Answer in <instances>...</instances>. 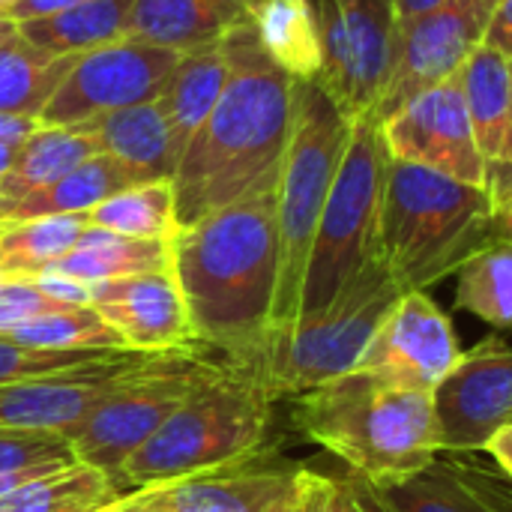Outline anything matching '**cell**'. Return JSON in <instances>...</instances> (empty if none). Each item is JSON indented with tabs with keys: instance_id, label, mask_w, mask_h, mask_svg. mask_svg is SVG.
I'll list each match as a JSON object with an SVG mask.
<instances>
[{
	"instance_id": "obj_1",
	"label": "cell",
	"mask_w": 512,
	"mask_h": 512,
	"mask_svg": "<svg viewBox=\"0 0 512 512\" xmlns=\"http://www.w3.org/2000/svg\"><path fill=\"white\" fill-rule=\"evenodd\" d=\"M228 84L174 171V222L276 192L294 120V78L261 48L249 15L222 36Z\"/></svg>"
},
{
	"instance_id": "obj_2",
	"label": "cell",
	"mask_w": 512,
	"mask_h": 512,
	"mask_svg": "<svg viewBox=\"0 0 512 512\" xmlns=\"http://www.w3.org/2000/svg\"><path fill=\"white\" fill-rule=\"evenodd\" d=\"M168 264L195 342L246 363L267 330L279 288L276 192L222 207L168 237Z\"/></svg>"
},
{
	"instance_id": "obj_3",
	"label": "cell",
	"mask_w": 512,
	"mask_h": 512,
	"mask_svg": "<svg viewBox=\"0 0 512 512\" xmlns=\"http://www.w3.org/2000/svg\"><path fill=\"white\" fill-rule=\"evenodd\" d=\"M291 423L369 483L417 474L441 456L432 393L366 369L297 396Z\"/></svg>"
},
{
	"instance_id": "obj_4",
	"label": "cell",
	"mask_w": 512,
	"mask_h": 512,
	"mask_svg": "<svg viewBox=\"0 0 512 512\" xmlns=\"http://www.w3.org/2000/svg\"><path fill=\"white\" fill-rule=\"evenodd\" d=\"M498 237V198L387 153L381 261L402 294L429 291Z\"/></svg>"
},
{
	"instance_id": "obj_5",
	"label": "cell",
	"mask_w": 512,
	"mask_h": 512,
	"mask_svg": "<svg viewBox=\"0 0 512 512\" xmlns=\"http://www.w3.org/2000/svg\"><path fill=\"white\" fill-rule=\"evenodd\" d=\"M273 402L255 375L225 363L123 465L120 486L138 492L264 456L273 429Z\"/></svg>"
},
{
	"instance_id": "obj_6",
	"label": "cell",
	"mask_w": 512,
	"mask_h": 512,
	"mask_svg": "<svg viewBox=\"0 0 512 512\" xmlns=\"http://www.w3.org/2000/svg\"><path fill=\"white\" fill-rule=\"evenodd\" d=\"M402 297L384 261L369 264L327 309L273 324L258 351L240 363L273 399L303 396L354 372L375 330Z\"/></svg>"
},
{
	"instance_id": "obj_7",
	"label": "cell",
	"mask_w": 512,
	"mask_h": 512,
	"mask_svg": "<svg viewBox=\"0 0 512 512\" xmlns=\"http://www.w3.org/2000/svg\"><path fill=\"white\" fill-rule=\"evenodd\" d=\"M351 138V120L318 81H294V120L276 183L279 288L273 324L300 315V294L312 240Z\"/></svg>"
},
{
	"instance_id": "obj_8",
	"label": "cell",
	"mask_w": 512,
	"mask_h": 512,
	"mask_svg": "<svg viewBox=\"0 0 512 512\" xmlns=\"http://www.w3.org/2000/svg\"><path fill=\"white\" fill-rule=\"evenodd\" d=\"M384 171L387 147L378 123L372 117L354 120L342 165L312 240L300 315L327 309L369 264L381 261Z\"/></svg>"
},
{
	"instance_id": "obj_9",
	"label": "cell",
	"mask_w": 512,
	"mask_h": 512,
	"mask_svg": "<svg viewBox=\"0 0 512 512\" xmlns=\"http://www.w3.org/2000/svg\"><path fill=\"white\" fill-rule=\"evenodd\" d=\"M225 363L228 360H207L201 351H171L156 357L66 435L75 462L102 471L120 486L123 465L165 426L186 396Z\"/></svg>"
},
{
	"instance_id": "obj_10",
	"label": "cell",
	"mask_w": 512,
	"mask_h": 512,
	"mask_svg": "<svg viewBox=\"0 0 512 512\" xmlns=\"http://www.w3.org/2000/svg\"><path fill=\"white\" fill-rule=\"evenodd\" d=\"M324 69L318 84L354 123L375 117L390 81L399 15L393 0H312Z\"/></svg>"
},
{
	"instance_id": "obj_11",
	"label": "cell",
	"mask_w": 512,
	"mask_h": 512,
	"mask_svg": "<svg viewBox=\"0 0 512 512\" xmlns=\"http://www.w3.org/2000/svg\"><path fill=\"white\" fill-rule=\"evenodd\" d=\"M183 54L135 39H117L78 54L69 78L45 105L42 126H78L165 93Z\"/></svg>"
},
{
	"instance_id": "obj_12",
	"label": "cell",
	"mask_w": 512,
	"mask_h": 512,
	"mask_svg": "<svg viewBox=\"0 0 512 512\" xmlns=\"http://www.w3.org/2000/svg\"><path fill=\"white\" fill-rule=\"evenodd\" d=\"M501 0H450L414 21L399 24L390 81L375 108V123L396 114L405 102L456 78L486 42Z\"/></svg>"
},
{
	"instance_id": "obj_13",
	"label": "cell",
	"mask_w": 512,
	"mask_h": 512,
	"mask_svg": "<svg viewBox=\"0 0 512 512\" xmlns=\"http://www.w3.org/2000/svg\"><path fill=\"white\" fill-rule=\"evenodd\" d=\"M378 129L393 159L489 189V162L477 144L459 78L414 96Z\"/></svg>"
},
{
	"instance_id": "obj_14",
	"label": "cell",
	"mask_w": 512,
	"mask_h": 512,
	"mask_svg": "<svg viewBox=\"0 0 512 512\" xmlns=\"http://www.w3.org/2000/svg\"><path fill=\"white\" fill-rule=\"evenodd\" d=\"M156 357L162 354L123 351L69 372L6 384L0 387V429L57 432L66 438Z\"/></svg>"
},
{
	"instance_id": "obj_15",
	"label": "cell",
	"mask_w": 512,
	"mask_h": 512,
	"mask_svg": "<svg viewBox=\"0 0 512 512\" xmlns=\"http://www.w3.org/2000/svg\"><path fill=\"white\" fill-rule=\"evenodd\" d=\"M432 399L441 453H483L489 438L512 420V345L492 336L465 351Z\"/></svg>"
},
{
	"instance_id": "obj_16",
	"label": "cell",
	"mask_w": 512,
	"mask_h": 512,
	"mask_svg": "<svg viewBox=\"0 0 512 512\" xmlns=\"http://www.w3.org/2000/svg\"><path fill=\"white\" fill-rule=\"evenodd\" d=\"M465 348L453 330L450 315L429 297L411 291L396 300L357 369L378 372L405 387L435 393V387L456 369Z\"/></svg>"
},
{
	"instance_id": "obj_17",
	"label": "cell",
	"mask_w": 512,
	"mask_h": 512,
	"mask_svg": "<svg viewBox=\"0 0 512 512\" xmlns=\"http://www.w3.org/2000/svg\"><path fill=\"white\" fill-rule=\"evenodd\" d=\"M90 294H93L90 306L120 336L126 351L135 354L204 351L195 342L189 312L171 270L96 282L90 285Z\"/></svg>"
},
{
	"instance_id": "obj_18",
	"label": "cell",
	"mask_w": 512,
	"mask_h": 512,
	"mask_svg": "<svg viewBox=\"0 0 512 512\" xmlns=\"http://www.w3.org/2000/svg\"><path fill=\"white\" fill-rule=\"evenodd\" d=\"M384 512H512V480L468 456H438L417 474L369 483Z\"/></svg>"
},
{
	"instance_id": "obj_19",
	"label": "cell",
	"mask_w": 512,
	"mask_h": 512,
	"mask_svg": "<svg viewBox=\"0 0 512 512\" xmlns=\"http://www.w3.org/2000/svg\"><path fill=\"white\" fill-rule=\"evenodd\" d=\"M300 465L267 462V453L210 474L153 486L177 512H291Z\"/></svg>"
},
{
	"instance_id": "obj_20",
	"label": "cell",
	"mask_w": 512,
	"mask_h": 512,
	"mask_svg": "<svg viewBox=\"0 0 512 512\" xmlns=\"http://www.w3.org/2000/svg\"><path fill=\"white\" fill-rule=\"evenodd\" d=\"M243 18L246 6L234 0H135L123 39L192 54L219 45Z\"/></svg>"
},
{
	"instance_id": "obj_21",
	"label": "cell",
	"mask_w": 512,
	"mask_h": 512,
	"mask_svg": "<svg viewBox=\"0 0 512 512\" xmlns=\"http://www.w3.org/2000/svg\"><path fill=\"white\" fill-rule=\"evenodd\" d=\"M84 126L96 135L99 150L114 156L135 177L138 186L174 180L180 156L171 144L162 99L111 111L105 117L87 120Z\"/></svg>"
},
{
	"instance_id": "obj_22",
	"label": "cell",
	"mask_w": 512,
	"mask_h": 512,
	"mask_svg": "<svg viewBox=\"0 0 512 512\" xmlns=\"http://www.w3.org/2000/svg\"><path fill=\"white\" fill-rule=\"evenodd\" d=\"M456 78L486 162L501 165L512 132L510 60L483 42Z\"/></svg>"
},
{
	"instance_id": "obj_23",
	"label": "cell",
	"mask_w": 512,
	"mask_h": 512,
	"mask_svg": "<svg viewBox=\"0 0 512 512\" xmlns=\"http://www.w3.org/2000/svg\"><path fill=\"white\" fill-rule=\"evenodd\" d=\"M264 54L294 81H318L324 69L312 0H255L246 9Z\"/></svg>"
},
{
	"instance_id": "obj_24",
	"label": "cell",
	"mask_w": 512,
	"mask_h": 512,
	"mask_svg": "<svg viewBox=\"0 0 512 512\" xmlns=\"http://www.w3.org/2000/svg\"><path fill=\"white\" fill-rule=\"evenodd\" d=\"M102 153L96 135L78 123V126H39L30 138H24L9 174L0 180V207L15 204L60 177H66L72 168L87 162L90 156Z\"/></svg>"
},
{
	"instance_id": "obj_25",
	"label": "cell",
	"mask_w": 512,
	"mask_h": 512,
	"mask_svg": "<svg viewBox=\"0 0 512 512\" xmlns=\"http://www.w3.org/2000/svg\"><path fill=\"white\" fill-rule=\"evenodd\" d=\"M228 84V57L219 45L183 54L162 99L174 153L183 156L195 132L207 123Z\"/></svg>"
},
{
	"instance_id": "obj_26",
	"label": "cell",
	"mask_w": 512,
	"mask_h": 512,
	"mask_svg": "<svg viewBox=\"0 0 512 512\" xmlns=\"http://www.w3.org/2000/svg\"><path fill=\"white\" fill-rule=\"evenodd\" d=\"M165 270H171L168 240H135L87 225L75 249L60 261H54L45 273H63L78 282L96 285V282L165 273Z\"/></svg>"
},
{
	"instance_id": "obj_27",
	"label": "cell",
	"mask_w": 512,
	"mask_h": 512,
	"mask_svg": "<svg viewBox=\"0 0 512 512\" xmlns=\"http://www.w3.org/2000/svg\"><path fill=\"white\" fill-rule=\"evenodd\" d=\"M138 186L135 177L108 153H96L78 168H72L57 183L0 207V219L6 222H27L42 216H66V213H90L111 195Z\"/></svg>"
},
{
	"instance_id": "obj_28",
	"label": "cell",
	"mask_w": 512,
	"mask_h": 512,
	"mask_svg": "<svg viewBox=\"0 0 512 512\" xmlns=\"http://www.w3.org/2000/svg\"><path fill=\"white\" fill-rule=\"evenodd\" d=\"M75 60L78 54H48L21 33L0 42V114L39 120Z\"/></svg>"
},
{
	"instance_id": "obj_29",
	"label": "cell",
	"mask_w": 512,
	"mask_h": 512,
	"mask_svg": "<svg viewBox=\"0 0 512 512\" xmlns=\"http://www.w3.org/2000/svg\"><path fill=\"white\" fill-rule=\"evenodd\" d=\"M135 0H84L45 18L21 21L18 33L48 54H84L126 36Z\"/></svg>"
},
{
	"instance_id": "obj_30",
	"label": "cell",
	"mask_w": 512,
	"mask_h": 512,
	"mask_svg": "<svg viewBox=\"0 0 512 512\" xmlns=\"http://www.w3.org/2000/svg\"><path fill=\"white\" fill-rule=\"evenodd\" d=\"M126 489L81 462L42 474L0 501V512H99L117 504Z\"/></svg>"
},
{
	"instance_id": "obj_31",
	"label": "cell",
	"mask_w": 512,
	"mask_h": 512,
	"mask_svg": "<svg viewBox=\"0 0 512 512\" xmlns=\"http://www.w3.org/2000/svg\"><path fill=\"white\" fill-rule=\"evenodd\" d=\"M87 225V213L6 222L0 237V273L6 279H33L45 273L54 261L75 249Z\"/></svg>"
},
{
	"instance_id": "obj_32",
	"label": "cell",
	"mask_w": 512,
	"mask_h": 512,
	"mask_svg": "<svg viewBox=\"0 0 512 512\" xmlns=\"http://www.w3.org/2000/svg\"><path fill=\"white\" fill-rule=\"evenodd\" d=\"M456 309L489 327L512 330V243L495 237L456 273Z\"/></svg>"
},
{
	"instance_id": "obj_33",
	"label": "cell",
	"mask_w": 512,
	"mask_h": 512,
	"mask_svg": "<svg viewBox=\"0 0 512 512\" xmlns=\"http://www.w3.org/2000/svg\"><path fill=\"white\" fill-rule=\"evenodd\" d=\"M87 222L135 240H168L177 231L171 183L129 186L87 213Z\"/></svg>"
},
{
	"instance_id": "obj_34",
	"label": "cell",
	"mask_w": 512,
	"mask_h": 512,
	"mask_svg": "<svg viewBox=\"0 0 512 512\" xmlns=\"http://www.w3.org/2000/svg\"><path fill=\"white\" fill-rule=\"evenodd\" d=\"M3 336L15 345L36 348V351H99V354L126 351L120 336L99 318L93 306L51 312Z\"/></svg>"
},
{
	"instance_id": "obj_35",
	"label": "cell",
	"mask_w": 512,
	"mask_h": 512,
	"mask_svg": "<svg viewBox=\"0 0 512 512\" xmlns=\"http://www.w3.org/2000/svg\"><path fill=\"white\" fill-rule=\"evenodd\" d=\"M123 354V351H117ZM111 354H99V351H36V348H24L9 342L6 336H0V387L15 384V381H27V378H39V375H57V372H69L96 360H105Z\"/></svg>"
},
{
	"instance_id": "obj_36",
	"label": "cell",
	"mask_w": 512,
	"mask_h": 512,
	"mask_svg": "<svg viewBox=\"0 0 512 512\" xmlns=\"http://www.w3.org/2000/svg\"><path fill=\"white\" fill-rule=\"evenodd\" d=\"M69 462H75L72 447L57 432L0 429V474L39 468V465H69Z\"/></svg>"
},
{
	"instance_id": "obj_37",
	"label": "cell",
	"mask_w": 512,
	"mask_h": 512,
	"mask_svg": "<svg viewBox=\"0 0 512 512\" xmlns=\"http://www.w3.org/2000/svg\"><path fill=\"white\" fill-rule=\"evenodd\" d=\"M63 309H72V306H63V303L45 297L33 285V279H6L0 285V336L27 324V321H36L42 315L63 312Z\"/></svg>"
},
{
	"instance_id": "obj_38",
	"label": "cell",
	"mask_w": 512,
	"mask_h": 512,
	"mask_svg": "<svg viewBox=\"0 0 512 512\" xmlns=\"http://www.w3.org/2000/svg\"><path fill=\"white\" fill-rule=\"evenodd\" d=\"M330 501H333V477L312 468H300L291 512H330Z\"/></svg>"
},
{
	"instance_id": "obj_39",
	"label": "cell",
	"mask_w": 512,
	"mask_h": 512,
	"mask_svg": "<svg viewBox=\"0 0 512 512\" xmlns=\"http://www.w3.org/2000/svg\"><path fill=\"white\" fill-rule=\"evenodd\" d=\"M330 512H384V507L375 501L363 477L348 474V477H333Z\"/></svg>"
},
{
	"instance_id": "obj_40",
	"label": "cell",
	"mask_w": 512,
	"mask_h": 512,
	"mask_svg": "<svg viewBox=\"0 0 512 512\" xmlns=\"http://www.w3.org/2000/svg\"><path fill=\"white\" fill-rule=\"evenodd\" d=\"M33 285H36L45 297H51V300H57V303H63V306H72V309L90 306V300H93L87 282H78V279L63 276V273H39V276H33Z\"/></svg>"
},
{
	"instance_id": "obj_41",
	"label": "cell",
	"mask_w": 512,
	"mask_h": 512,
	"mask_svg": "<svg viewBox=\"0 0 512 512\" xmlns=\"http://www.w3.org/2000/svg\"><path fill=\"white\" fill-rule=\"evenodd\" d=\"M99 512H177L165 498H162V492L159 489H138V492H129V495H123L117 504H111V507H105V510Z\"/></svg>"
},
{
	"instance_id": "obj_42",
	"label": "cell",
	"mask_w": 512,
	"mask_h": 512,
	"mask_svg": "<svg viewBox=\"0 0 512 512\" xmlns=\"http://www.w3.org/2000/svg\"><path fill=\"white\" fill-rule=\"evenodd\" d=\"M75 3H84V0H15L12 9L6 12V18L15 21V24H21V21H33V18L54 15V12L69 9Z\"/></svg>"
},
{
	"instance_id": "obj_43",
	"label": "cell",
	"mask_w": 512,
	"mask_h": 512,
	"mask_svg": "<svg viewBox=\"0 0 512 512\" xmlns=\"http://www.w3.org/2000/svg\"><path fill=\"white\" fill-rule=\"evenodd\" d=\"M486 45L498 48L507 60H512V0H501L489 33H486Z\"/></svg>"
},
{
	"instance_id": "obj_44",
	"label": "cell",
	"mask_w": 512,
	"mask_h": 512,
	"mask_svg": "<svg viewBox=\"0 0 512 512\" xmlns=\"http://www.w3.org/2000/svg\"><path fill=\"white\" fill-rule=\"evenodd\" d=\"M483 453H489V456L495 459L498 471L507 474L512 480V420L507 426H501V429L489 438V444H486Z\"/></svg>"
},
{
	"instance_id": "obj_45",
	"label": "cell",
	"mask_w": 512,
	"mask_h": 512,
	"mask_svg": "<svg viewBox=\"0 0 512 512\" xmlns=\"http://www.w3.org/2000/svg\"><path fill=\"white\" fill-rule=\"evenodd\" d=\"M42 123L36 117H12V114H0V141H24L30 138Z\"/></svg>"
},
{
	"instance_id": "obj_46",
	"label": "cell",
	"mask_w": 512,
	"mask_h": 512,
	"mask_svg": "<svg viewBox=\"0 0 512 512\" xmlns=\"http://www.w3.org/2000/svg\"><path fill=\"white\" fill-rule=\"evenodd\" d=\"M393 3H396L399 24H405V21H414V18H420V15H426V12H432L450 0H393Z\"/></svg>"
},
{
	"instance_id": "obj_47",
	"label": "cell",
	"mask_w": 512,
	"mask_h": 512,
	"mask_svg": "<svg viewBox=\"0 0 512 512\" xmlns=\"http://www.w3.org/2000/svg\"><path fill=\"white\" fill-rule=\"evenodd\" d=\"M498 237L512 243V183L498 195Z\"/></svg>"
},
{
	"instance_id": "obj_48",
	"label": "cell",
	"mask_w": 512,
	"mask_h": 512,
	"mask_svg": "<svg viewBox=\"0 0 512 512\" xmlns=\"http://www.w3.org/2000/svg\"><path fill=\"white\" fill-rule=\"evenodd\" d=\"M21 144L24 141H0V180L9 174V168H12V162H15L18 150H21Z\"/></svg>"
},
{
	"instance_id": "obj_49",
	"label": "cell",
	"mask_w": 512,
	"mask_h": 512,
	"mask_svg": "<svg viewBox=\"0 0 512 512\" xmlns=\"http://www.w3.org/2000/svg\"><path fill=\"white\" fill-rule=\"evenodd\" d=\"M15 33H18V24H15V21H9L6 15H0V42L12 39Z\"/></svg>"
},
{
	"instance_id": "obj_50",
	"label": "cell",
	"mask_w": 512,
	"mask_h": 512,
	"mask_svg": "<svg viewBox=\"0 0 512 512\" xmlns=\"http://www.w3.org/2000/svg\"><path fill=\"white\" fill-rule=\"evenodd\" d=\"M510 75H512V60H510ZM501 165H512V132H510V141H507V153H504V162Z\"/></svg>"
},
{
	"instance_id": "obj_51",
	"label": "cell",
	"mask_w": 512,
	"mask_h": 512,
	"mask_svg": "<svg viewBox=\"0 0 512 512\" xmlns=\"http://www.w3.org/2000/svg\"><path fill=\"white\" fill-rule=\"evenodd\" d=\"M12 3H15V0H0V15H6V12L12 9Z\"/></svg>"
},
{
	"instance_id": "obj_52",
	"label": "cell",
	"mask_w": 512,
	"mask_h": 512,
	"mask_svg": "<svg viewBox=\"0 0 512 512\" xmlns=\"http://www.w3.org/2000/svg\"><path fill=\"white\" fill-rule=\"evenodd\" d=\"M234 3H243V6H246V9H249V6H252V3H255V0H234Z\"/></svg>"
},
{
	"instance_id": "obj_53",
	"label": "cell",
	"mask_w": 512,
	"mask_h": 512,
	"mask_svg": "<svg viewBox=\"0 0 512 512\" xmlns=\"http://www.w3.org/2000/svg\"><path fill=\"white\" fill-rule=\"evenodd\" d=\"M3 231H6V219H0V237H3Z\"/></svg>"
},
{
	"instance_id": "obj_54",
	"label": "cell",
	"mask_w": 512,
	"mask_h": 512,
	"mask_svg": "<svg viewBox=\"0 0 512 512\" xmlns=\"http://www.w3.org/2000/svg\"><path fill=\"white\" fill-rule=\"evenodd\" d=\"M3 282H6V276H3V273H0V285H3Z\"/></svg>"
}]
</instances>
